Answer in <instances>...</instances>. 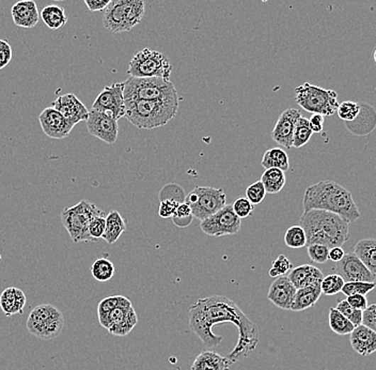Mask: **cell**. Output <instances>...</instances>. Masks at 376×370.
Returning a JSON list of instances; mask_svg holds the SVG:
<instances>
[{
    "label": "cell",
    "mask_w": 376,
    "mask_h": 370,
    "mask_svg": "<svg viewBox=\"0 0 376 370\" xmlns=\"http://www.w3.org/2000/svg\"><path fill=\"white\" fill-rule=\"evenodd\" d=\"M297 289L289 280L288 275L275 278L267 293V299L281 310H290Z\"/></svg>",
    "instance_id": "18"
},
{
    "label": "cell",
    "mask_w": 376,
    "mask_h": 370,
    "mask_svg": "<svg viewBox=\"0 0 376 370\" xmlns=\"http://www.w3.org/2000/svg\"><path fill=\"white\" fill-rule=\"evenodd\" d=\"M124 117L138 129L152 130L166 126L177 116L179 98L166 100H128Z\"/></svg>",
    "instance_id": "4"
},
{
    "label": "cell",
    "mask_w": 376,
    "mask_h": 370,
    "mask_svg": "<svg viewBox=\"0 0 376 370\" xmlns=\"http://www.w3.org/2000/svg\"><path fill=\"white\" fill-rule=\"evenodd\" d=\"M266 193L277 194L286 185V173L279 168H267L261 177Z\"/></svg>",
    "instance_id": "29"
},
{
    "label": "cell",
    "mask_w": 376,
    "mask_h": 370,
    "mask_svg": "<svg viewBox=\"0 0 376 370\" xmlns=\"http://www.w3.org/2000/svg\"><path fill=\"white\" fill-rule=\"evenodd\" d=\"M87 128L92 136L101 139L104 143L113 145L117 141L119 134L118 120L109 114L96 109L89 111Z\"/></svg>",
    "instance_id": "14"
},
{
    "label": "cell",
    "mask_w": 376,
    "mask_h": 370,
    "mask_svg": "<svg viewBox=\"0 0 376 370\" xmlns=\"http://www.w3.org/2000/svg\"><path fill=\"white\" fill-rule=\"evenodd\" d=\"M314 132L309 126V119L302 116L297 120V126H295L294 135H293V147L299 149L309 143L311 139Z\"/></svg>",
    "instance_id": "35"
},
{
    "label": "cell",
    "mask_w": 376,
    "mask_h": 370,
    "mask_svg": "<svg viewBox=\"0 0 376 370\" xmlns=\"http://www.w3.org/2000/svg\"><path fill=\"white\" fill-rule=\"evenodd\" d=\"M232 363L227 357L215 351L204 350L197 355L191 370H230Z\"/></svg>",
    "instance_id": "25"
},
{
    "label": "cell",
    "mask_w": 376,
    "mask_h": 370,
    "mask_svg": "<svg viewBox=\"0 0 376 370\" xmlns=\"http://www.w3.org/2000/svg\"><path fill=\"white\" fill-rule=\"evenodd\" d=\"M105 227H106V214L98 215V217L91 219L88 230L89 234L94 242H96L99 239L103 238Z\"/></svg>",
    "instance_id": "43"
},
{
    "label": "cell",
    "mask_w": 376,
    "mask_h": 370,
    "mask_svg": "<svg viewBox=\"0 0 376 370\" xmlns=\"http://www.w3.org/2000/svg\"><path fill=\"white\" fill-rule=\"evenodd\" d=\"M242 227V221L234 212L232 205H226L215 214L200 223V228L206 236L221 238L223 236L236 234Z\"/></svg>",
    "instance_id": "12"
},
{
    "label": "cell",
    "mask_w": 376,
    "mask_h": 370,
    "mask_svg": "<svg viewBox=\"0 0 376 370\" xmlns=\"http://www.w3.org/2000/svg\"><path fill=\"white\" fill-rule=\"evenodd\" d=\"M350 335L353 350L361 357H369L376 352V333L369 327L358 325Z\"/></svg>",
    "instance_id": "22"
},
{
    "label": "cell",
    "mask_w": 376,
    "mask_h": 370,
    "mask_svg": "<svg viewBox=\"0 0 376 370\" xmlns=\"http://www.w3.org/2000/svg\"><path fill=\"white\" fill-rule=\"evenodd\" d=\"M266 190L261 180L250 184L246 190V198L253 205H260L266 196Z\"/></svg>",
    "instance_id": "45"
},
{
    "label": "cell",
    "mask_w": 376,
    "mask_h": 370,
    "mask_svg": "<svg viewBox=\"0 0 376 370\" xmlns=\"http://www.w3.org/2000/svg\"><path fill=\"white\" fill-rule=\"evenodd\" d=\"M344 284H345V282H344L343 278L339 274L335 273V274L324 276L322 283H321V289H322L323 295L331 297V295L341 293Z\"/></svg>",
    "instance_id": "39"
},
{
    "label": "cell",
    "mask_w": 376,
    "mask_h": 370,
    "mask_svg": "<svg viewBox=\"0 0 376 370\" xmlns=\"http://www.w3.org/2000/svg\"><path fill=\"white\" fill-rule=\"evenodd\" d=\"M12 60V48L9 42L0 40V70L9 65Z\"/></svg>",
    "instance_id": "49"
},
{
    "label": "cell",
    "mask_w": 376,
    "mask_h": 370,
    "mask_svg": "<svg viewBox=\"0 0 376 370\" xmlns=\"http://www.w3.org/2000/svg\"><path fill=\"white\" fill-rule=\"evenodd\" d=\"M309 126L312 132L316 133V134L322 133L323 128H324V116L320 115V114H312L309 119Z\"/></svg>",
    "instance_id": "54"
},
{
    "label": "cell",
    "mask_w": 376,
    "mask_h": 370,
    "mask_svg": "<svg viewBox=\"0 0 376 370\" xmlns=\"http://www.w3.org/2000/svg\"><path fill=\"white\" fill-rule=\"evenodd\" d=\"M84 1L91 12L104 11L111 3V0H84Z\"/></svg>",
    "instance_id": "53"
},
{
    "label": "cell",
    "mask_w": 376,
    "mask_h": 370,
    "mask_svg": "<svg viewBox=\"0 0 376 370\" xmlns=\"http://www.w3.org/2000/svg\"><path fill=\"white\" fill-rule=\"evenodd\" d=\"M122 298L123 295H111V297L103 299L98 306L99 321L104 319L114 308H117L121 302Z\"/></svg>",
    "instance_id": "47"
},
{
    "label": "cell",
    "mask_w": 376,
    "mask_h": 370,
    "mask_svg": "<svg viewBox=\"0 0 376 370\" xmlns=\"http://www.w3.org/2000/svg\"><path fill=\"white\" fill-rule=\"evenodd\" d=\"M346 130L355 136H367L376 128V111L369 103H359V113L353 121L344 122Z\"/></svg>",
    "instance_id": "20"
},
{
    "label": "cell",
    "mask_w": 376,
    "mask_h": 370,
    "mask_svg": "<svg viewBox=\"0 0 376 370\" xmlns=\"http://www.w3.org/2000/svg\"><path fill=\"white\" fill-rule=\"evenodd\" d=\"M143 0H111L103 14V25L114 33L134 28L145 16Z\"/></svg>",
    "instance_id": "5"
},
{
    "label": "cell",
    "mask_w": 376,
    "mask_h": 370,
    "mask_svg": "<svg viewBox=\"0 0 376 370\" xmlns=\"http://www.w3.org/2000/svg\"><path fill=\"white\" fill-rule=\"evenodd\" d=\"M42 21L44 24L52 29V31H57L61 27L65 26L67 23V18L65 16V11L60 6H46L43 8L41 13H40Z\"/></svg>",
    "instance_id": "31"
},
{
    "label": "cell",
    "mask_w": 376,
    "mask_h": 370,
    "mask_svg": "<svg viewBox=\"0 0 376 370\" xmlns=\"http://www.w3.org/2000/svg\"><path fill=\"white\" fill-rule=\"evenodd\" d=\"M132 308V302H131L128 298H122L119 305H118L117 308H114V310H111L104 319L100 320V325L109 331L113 325H115L116 323L121 321L122 319L126 317V315L128 314V310Z\"/></svg>",
    "instance_id": "34"
},
{
    "label": "cell",
    "mask_w": 376,
    "mask_h": 370,
    "mask_svg": "<svg viewBox=\"0 0 376 370\" xmlns=\"http://www.w3.org/2000/svg\"><path fill=\"white\" fill-rule=\"evenodd\" d=\"M321 283H316V284L310 285V286L297 289L290 310H293V312H302V310L314 308L318 303L321 295H322Z\"/></svg>",
    "instance_id": "26"
},
{
    "label": "cell",
    "mask_w": 376,
    "mask_h": 370,
    "mask_svg": "<svg viewBox=\"0 0 376 370\" xmlns=\"http://www.w3.org/2000/svg\"><path fill=\"white\" fill-rule=\"evenodd\" d=\"M288 277L295 288L299 289L322 282L324 274L316 266H311V264H303V266L293 268L289 273Z\"/></svg>",
    "instance_id": "23"
},
{
    "label": "cell",
    "mask_w": 376,
    "mask_h": 370,
    "mask_svg": "<svg viewBox=\"0 0 376 370\" xmlns=\"http://www.w3.org/2000/svg\"><path fill=\"white\" fill-rule=\"evenodd\" d=\"M179 202H172V200H164L160 202V209H158V214L162 219H171L177 210Z\"/></svg>",
    "instance_id": "51"
},
{
    "label": "cell",
    "mask_w": 376,
    "mask_h": 370,
    "mask_svg": "<svg viewBox=\"0 0 376 370\" xmlns=\"http://www.w3.org/2000/svg\"><path fill=\"white\" fill-rule=\"evenodd\" d=\"M335 271L345 283H375L376 277L355 253L345 254L339 262H336Z\"/></svg>",
    "instance_id": "15"
},
{
    "label": "cell",
    "mask_w": 376,
    "mask_h": 370,
    "mask_svg": "<svg viewBox=\"0 0 376 370\" xmlns=\"http://www.w3.org/2000/svg\"><path fill=\"white\" fill-rule=\"evenodd\" d=\"M105 214L96 205L89 200H80L75 206L63 209L60 214L61 223L75 243L94 242L89 234V224L93 217Z\"/></svg>",
    "instance_id": "7"
},
{
    "label": "cell",
    "mask_w": 376,
    "mask_h": 370,
    "mask_svg": "<svg viewBox=\"0 0 376 370\" xmlns=\"http://www.w3.org/2000/svg\"><path fill=\"white\" fill-rule=\"evenodd\" d=\"M172 65L169 59L157 50L143 48L130 61L128 74L132 77H160L170 80Z\"/></svg>",
    "instance_id": "10"
},
{
    "label": "cell",
    "mask_w": 376,
    "mask_h": 370,
    "mask_svg": "<svg viewBox=\"0 0 376 370\" xmlns=\"http://www.w3.org/2000/svg\"><path fill=\"white\" fill-rule=\"evenodd\" d=\"M39 121L46 136L52 139L65 138L74 128L63 117L62 114L52 107H48L40 114Z\"/></svg>",
    "instance_id": "17"
},
{
    "label": "cell",
    "mask_w": 376,
    "mask_h": 370,
    "mask_svg": "<svg viewBox=\"0 0 376 370\" xmlns=\"http://www.w3.org/2000/svg\"><path fill=\"white\" fill-rule=\"evenodd\" d=\"M234 212L240 219H246L253 214V205L247 198H238L232 205Z\"/></svg>",
    "instance_id": "48"
},
{
    "label": "cell",
    "mask_w": 376,
    "mask_h": 370,
    "mask_svg": "<svg viewBox=\"0 0 376 370\" xmlns=\"http://www.w3.org/2000/svg\"><path fill=\"white\" fill-rule=\"evenodd\" d=\"M123 90V82H116L105 87L93 102L92 109L109 114L116 120L121 119L126 116Z\"/></svg>",
    "instance_id": "13"
},
{
    "label": "cell",
    "mask_w": 376,
    "mask_h": 370,
    "mask_svg": "<svg viewBox=\"0 0 376 370\" xmlns=\"http://www.w3.org/2000/svg\"><path fill=\"white\" fill-rule=\"evenodd\" d=\"M346 301L353 308L359 310H365L367 308V300L365 295H352L346 297Z\"/></svg>",
    "instance_id": "52"
},
{
    "label": "cell",
    "mask_w": 376,
    "mask_h": 370,
    "mask_svg": "<svg viewBox=\"0 0 376 370\" xmlns=\"http://www.w3.org/2000/svg\"><path fill=\"white\" fill-rule=\"evenodd\" d=\"M264 168H279L284 173L290 168V160L288 154L280 148H272L264 153L261 162Z\"/></svg>",
    "instance_id": "30"
},
{
    "label": "cell",
    "mask_w": 376,
    "mask_h": 370,
    "mask_svg": "<svg viewBox=\"0 0 376 370\" xmlns=\"http://www.w3.org/2000/svg\"><path fill=\"white\" fill-rule=\"evenodd\" d=\"M26 327L31 335L40 339H54L63 331L65 318L52 304H41L31 310Z\"/></svg>",
    "instance_id": "9"
},
{
    "label": "cell",
    "mask_w": 376,
    "mask_h": 370,
    "mask_svg": "<svg viewBox=\"0 0 376 370\" xmlns=\"http://www.w3.org/2000/svg\"><path fill=\"white\" fill-rule=\"evenodd\" d=\"M295 102L308 113L320 114L324 117L335 115L339 107L335 90H327L309 82L295 88Z\"/></svg>",
    "instance_id": "8"
},
{
    "label": "cell",
    "mask_w": 376,
    "mask_h": 370,
    "mask_svg": "<svg viewBox=\"0 0 376 370\" xmlns=\"http://www.w3.org/2000/svg\"><path fill=\"white\" fill-rule=\"evenodd\" d=\"M171 219H172V223L175 224L177 228H187L188 226L193 223L194 215L187 217H171Z\"/></svg>",
    "instance_id": "56"
},
{
    "label": "cell",
    "mask_w": 376,
    "mask_h": 370,
    "mask_svg": "<svg viewBox=\"0 0 376 370\" xmlns=\"http://www.w3.org/2000/svg\"><path fill=\"white\" fill-rule=\"evenodd\" d=\"M52 1H56V3H61V1H65V0H52Z\"/></svg>",
    "instance_id": "58"
},
{
    "label": "cell",
    "mask_w": 376,
    "mask_h": 370,
    "mask_svg": "<svg viewBox=\"0 0 376 370\" xmlns=\"http://www.w3.org/2000/svg\"><path fill=\"white\" fill-rule=\"evenodd\" d=\"M284 243L290 249H302L307 246V236L302 226H292L288 228L284 234Z\"/></svg>",
    "instance_id": "37"
},
{
    "label": "cell",
    "mask_w": 376,
    "mask_h": 370,
    "mask_svg": "<svg viewBox=\"0 0 376 370\" xmlns=\"http://www.w3.org/2000/svg\"><path fill=\"white\" fill-rule=\"evenodd\" d=\"M126 230V223L118 211L113 210L106 215V227H105L104 239L109 244H114L119 240Z\"/></svg>",
    "instance_id": "28"
},
{
    "label": "cell",
    "mask_w": 376,
    "mask_h": 370,
    "mask_svg": "<svg viewBox=\"0 0 376 370\" xmlns=\"http://www.w3.org/2000/svg\"><path fill=\"white\" fill-rule=\"evenodd\" d=\"M52 107L60 111L63 117L70 124L75 126L82 121H87L89 111L87 107L78 100L77 97L73 94H65L59 97L52 105Z\"/></svg>",
    "instance_id": "19"
},
{
    "label": "cell",
    "mask_w": 376,
    "mask_h": 370,
    "mask_svg": "<svg viewBox=\"0 0 376 370\" xmlns=\"http://www.w3.org/2000/svg\"><path fill=\"white\" fill-rule=\"evenodd\" d=\"M11 13L14 24L18 27L31 29L39 23L40 13L35 0H21L14 4Z\"/></svg>",
    "instance_id": "21"
},
{
    "label": "cell",
    "mask_w": 376,
    "mask_h": 370,
    "mask_svg": "<svg viewBox=\"0 0 376 370\" xmlns=\"http://www.w3.org/2000/svg\"><path fill=\"white\" fill-rule=\"evenodd\" d=\"M189 327L206 348H214L223 342V336L213 333L214 325L232 323L238 330L236 348L228 354L231 363L243 361L259 344L257 327L238 308V304L223 295H211L199 299L189 308Z\"/></svg>",
    "instance_id": "1"
},
{
    "label": "cell",
    "mask_w": 376,
    "mask_h": 370,
    "mask_svg": "<svg viewBox=\"0 0 376 370\" xmlns=\"http://www.w3.org/2000/svg\"><path fill=\"white\" fill-rule=\"evenodd\" d=\"M303 207L304 212L316 209L336 213L348 224L354 223L361 217L352 193L331 180L308 187L304 194Z\"/></svg>",
    "instance_id": "2"
},
{
    "label": "cell",
    "mask_w": 376,
    "mask_h": 370,
    "mask_svg": "<svg viewBox=\"0 0 376 370\" xmlns=\"http://www.w3.org/2000/svg\"><path fill=\"white\" fill-rule=\"evenodd\" d=\"M373 59H374V61H375V62H376V48H375V50H374V53H373Z\"/></svg>",
    "instance_id": "57"
},
{
    "label": "cell",
    "mask_w": 376,
    "mask_h": 370,
    "mask_svg": "<svg viewBox=\"0 0 376 370\" xmlns=\"http://www.w3.org/2000/svg\"><path fill=\"white\" fill-rule=\"evenodd\" d=\"M25 305H26V295L21 289L10 287L5 289L0 295V308L7 317L23 314Z\"/></svg>",
    "instance_id": "24"
},
{
    "label": "cell",
    "mask_w": 376,
    "mask_h": 370,
    "mask_svg": "<svg viewBox=\"0 0 376 370\" xmlns=\"http://www.w3.org/2000/svg\"><path fill=\"white\" fill-rule=\"evenodd\" d=\"M185 202L191 207L194 217L204 221L227 205L223 189L212 187H197L186 195Z\"/></svg>",
    "instance_id": "11"
},
{
    "label": "cell",
    "mask_w": 376,
    "mask_h": 370,
    "mask_svg": "<svg viewBox=\"0 0 376 370\" xmlns=\"http://www.w3.org/2000/svg\"><path fill=\"white\" fill-rule=\"evenodd\" d=\"M363 325L376 333V304H372L363 310Z\"/></svg>",
    "instance_id": "50"
},
{
    "label": "cell",
    "mask_w": 376,
    "mask_h": 370,
    "mask_svg": "<svg viewBox=\"0 0 376 370\" xmlns=\"http://www.w3.org/2000/svg\"><path fill=\"white\" fill-rule=\"evenodd\" d=\"M359 113V103L344 101L337 109L338 117L344 122L353 121Z\"/></svg>",
    "instance_id": "42"
},
{
    "label": "cell",
    "mask_w": 376,
    "mask_h": 370,
    "mask_svg": "<svg viewBox=\"0 0 376 370\" xmlns=\"http://www.w3.org/2000/svg\"><path fill=\"white\" fill-rule=\"evenodd\" d=\"M186 194L184 192L183 187L177 183H169L166 184L162 189L160 190V194H158V200L160 202H164V200H172V202H185Z\"/></svg>",
    "instance_id": "38"
},
{
    "label": "cell",
    "mask_w": 376,
    "mask_h": 370,
    "mask_svg": "<svg viewBox=\"0 0 376 370\" xmlns=\"http://www.w3.org/2000/svg\"><path fill=\"white\" fill-rule=\"evenodd\" d=\"M115 266L107 258H100L91 266V274L98 282H109L115 275Z\"/></svg>",
    "instance_id": "33"
},
{
    "label": "cell",
    "mask_w": 376,
    "mask_h": 370,
    "mask_svg": "<svg viewBox=\"0 0 376 370\" xmlns=\"http://www.w3.org/2000/svg\"><path fill=\"white\" fill-rule=\"evenodd\" d=\"M336 308H337L341 314H343L344 316H345L346 318L355 325V327H358V325H363V310H356V308H353V306H350V304L348 303L346 300L340 301Z\"/></svg>",
    "instance_id": "41"
},
{
    "label": "cell",
    "mask_w": 376,
    "mask_h": 370,
    "mask_svg": "<svg viewBox=\"0 0 376 370\" xmlns=\"http://www.w3.org/2000/svg\"><path fill=\"white\" fill-rule=\"evenodd\" d=\"M354 253L376 277V239H363L355 245Z\"/></svg>",
    "instance_id": "27"
},
{
    "label": "cell",
    "mask_w": 376,
    "mask_h": 370,
    "mask_svg": "<svg viewBox=\"0 0 376 370\" xmlns=\"http://www.w3.org/2000/svg\"><path fill=\"white\" fill-rule=\"evenodd\" d=\"M328 322L331 331L340 336L350 335L356 327L336 308L329 310Z\"/></svg>",
    "instance_id": "32"
},
{
    "label": "cell",
    "mask_w": 376,
    "mask_h": 370,
    "mask_svg": "<svg viewBox=\"0 0 376 370\" xmlns=\"http://www.w3.org/2000/svg\"><path fill=\"white\" fill-rule=\"evenodd\" d=\"M343 249L341 246H335L329 249L328 259L333 262H339L344 257Z\"/></svg>",
    "instance_id": "55"
},
{
    "label": "cell",
    "mask_w": 376,
    "mask_h": 370,
    "mask_svg": "<svg viewBox=\"0 0 376 370\" xmlns=\"http://www.w3.org/2000/svg\"><path fill=\"white\" fill-rule=\"evenodd\" d=\"M123 84L124 101H158L179 97L175 84L167 78L130 76Z\"/></svg>",
    "instance_id": "6"
},
{
    "label": "cell",
    "mask_w": 376,
    "mask_h": 370,
    "mask_svg": "<svg viewBox=\"0 0 376 370\" xmlns=\"http://www.w3.org/2000/svg\"><path fill=\"white\" fill-rule=\"evenodd\" d=\"M137 322H138V317H137L134 308H132L128 310L126 317L121 321L113 325L109 330V332L116 336H126L136 327Z\"/></svg>",
    "instance_id": "36"
},
{
    "label": "cell",
    "mask_w": 376,
    "mask_h": 370,
    "mask_svg": "<svg viewBox=\"0 0 376 370\" xmlns=\"http://www.w3.org/2000/svg\"><path fill=\"white\" fill-rule=\"evenodd\" d=\"M375 287L376 283L348 282L344 284L341 293H343L346 297L352 295H367L370 291L374 290Z\"/></svg>",
    "instance_id": "40"
},
{
    "label": "cell",
    "mask_w": 376,
    "mask_h": 370,
    "mask_svg": "<svg viewBox=\"0 0 376 370\" xmlns=\"http://www.w3.org/2000/svg\"><path fill=\"white\" fill-rule=\"evenodd\" d=\"M307 236V246L323 244L329 249L341 246L350 239L348 223L336 213L324 210H310L304 212L299 219Z\"/></svg>",
    "instance_id": "3"
},
{
    "label": "cell",
    "mask_w": 376,
    "mask_h": 370,
    "mask_svg": "<svg viewBox=\"0 0 376 370\" xmlns=\"http://www.w3.org/2000/svg\"><path fill=\"white\" fill-rule=\"evenodd\" d=\"M301 117L302 113L297 109H288L281 114L272 132L275 143L286 149H291L293 147L295 126Z\"/></svg>",
    "instance_id": "16"
},
{
    "label": "cell",
    "mask_w": 376,
    "mask_h": 370,
    "mask_svg": "<svg viewBox=\"0 0 376 370\" xmlns=\"http://www.w3.org/2000/svg\"><path fill=\"white\" fill-rule=\"evenodd\" d=\"M292 268V262L286 256L279 255L278 258L272 262V268L270 271V276L272 277V278H277L281 275H287V273L290 272Z\"/></svg>",
    "instance_id": "44"
},
{
    "label": "cell",
    "mask_w": 376,
    "mask_h": 370,
    "mask_svg": "<svg viewBox=\"0 0 376 370\" xmlns=\"http://www.w3.org/2000/svg\"><path fill=\"white\" fill-rule=\"evenodd\" d=\"M307 253L310 259L316 263H325L328 261L329 247L323 244H310L307 246Z\"/></svg>",
    "instance_id": "46"
}]
</instances>
